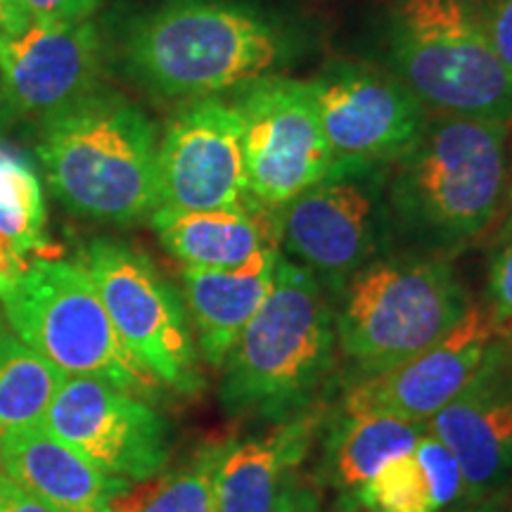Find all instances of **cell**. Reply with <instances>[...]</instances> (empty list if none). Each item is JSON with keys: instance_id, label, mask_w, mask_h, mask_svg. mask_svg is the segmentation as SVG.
Instances as JSON below:
<instances>
[{"instance_id": "6", "label": "cell", "mask_w": 512, "mask_h": 512, "mask_svg": "<svg viewBox=\"0 0 512 512\" xmlns=\"http://www.w3.org/2000/svg\"><path fill=\"white\" fill-rule=\"evenodd\" d=\"M12 335L64 375H93L140 394L155 375L121 342L81 261L36 256L3 299Z\"/></svg>"}, {"instance_id": "34", "label": "cell", "mask_w": 512, "mask_h": 512, "mask_svg": "<svg viewBox=\"0 0 512 512\" xmlns=\"http://www.w3.org/2000/svg\"><path fill=\"white\" fill-rule=\"evenodd\" d=\"M337 512H373V510L366 508V505L358 501V498H356L354 494H349L347 498H344L342 503H339Z\"/></svg>"}, {"instance_id": "1", "label": "cell", "mask_w": 512, "mask_h": 512, "mask_svg": "<svg viewBox=\"0 0 512 512\" xmlns=\"http://www.w3.org/2000/svg\"><path fill=\"white\" fill-rule=\"evenodd\" d=\"M157 128L110 91L43 119L38 157L55 197L93 221L136 223L159 209Z\"/></svg>"}, {"instance_id": "14", "label": "cell", "mask_w": 512, "mask_h": 512, "mask_svg": "<svg viewBox=\"0 0 512 512\" xmlns=\"http://www.w3.org/2000/svg\"><path fill=\"white\" fill-rule=\"evenodd\" d=\"M309 83L320 126L339 162L399 159L427 124L425 105L406 83L375 69L344 64Z\"/></svg>"}, {"instance_id": "4", "label": "cell", "mask_w": 512, "mask_h": 512, "mask_svg": "<svg viewBox=\"0 0 512 512\" xmlns=\"http://www.w3.org/2000/svg\"><path fill=\"white\" fill-rule=\"evenodd\" d=\"M335 313L306 266L280 256L273 287L223 366L228 413H287L328 375Z\"/></svg>"}, {"instance_id": "31", "label": "cell", "mask_w": 512, "mask_h": 512, "mask_svg": "<svg viewBox=\"0 0 512 512\" xmlns=\"http://www.w3.org/2000/svg\"><path fill=\"white\" fill-rule=\"evenodd\" d=\"M0 512H55L48 508L46 503L38 501L36 496H31L29 491H24L22 486L0 472Z\"/></svg>"}, {"instance_id": "37", "label": "cell", "mask_w": 512, "mask_h": 512, "mask_svg": "<svg viewBox=\"0 0 512 512\" xmlns=\"http://www.w3.org/2000/svg\"><path fill=\"white\" fill-rule=\"evenodd\" d=\"M496 512H498V510H496Z\"/></svg>"}, {"instance_id": "22", "label": "cell", "mask_w": 512, "mask_h": 512, "mask_svg": "<svg viewBox=\"0 0 512 512\" xmlns=\"http://www.w3.org/2000/svg\"><path fill=\"white\" fill-rule=\"evenodd\" d=\"M427 432L425 425L387 413L349 415L332 448L337 484L358 489L373 479L389 460L413 453Z\"/></svg>"}, {"instance_id": "13", "label": "cell", "mask_w": 512, "mask_h": 512, "mask_svg": "<svg viewBox=\"0 0 512 512\" xmlns=\"http://www.w3.org/2000/svg\"><path fill=\"white\" fill-rule=\"evenodd\" d=\"M501 330L472 304L441 342L411 361L363 377L347 394V415L387 413L427 425L503 356Z\"/></svg>"}, {"instance_id": "9", "label": "cell", "mask_w": 512, "mask_h": 512, "mask_svg": "<svg viewBox=\"0 0 512 512\" xmlns=\"http://www.w3.org/2000/svg\"><path fill=\"white\" fill-rule=\"evenodd\" d=\"M233 105L242 119L247 195L252 202L283 209L332 169L335 155L320 126L309 81L259 76L242 83Z\"/></svg>"}, {"instance_id": "5", "label": "cell", "mask_w": 512, "mask_h": 512, "mask_svg": "<svg viewBox=\"0 0 512 512\" xmlns=\"http://www.w3.org/2000/svg\"><path fill=\"white\" fill-rule=\"evenodd\" d=\"M470 299L451 266L430 256H399L349 278L335 316L342 351L363 375L411 361L463 320Z\"/></svg>"}, {"instance_id": "17", "label": "cell", "mask_w": 512, "mask_h": 512, "mask_svg": "<svg viewBox=\"0 0 512 512\" xmlns=\"http://www.w3.org/2000/svg\"><path fill=\"white\" fill-rule=\"evenodd\" d=\"M0 467L55 512H117V501L131 489V482L105 475L43 425L5 441Z\"/></svg>"}, {"instance_id": "16", "label": "cell", "mask_w": 512, "mask_h": 512, "mask_svg": "<svg viewBox=\"0 0 512 512\" xmlns=\"http://www.w3.org/2000/svg\"><path fill=\"white\" fill-rule=\"evenodd\" d=\"M425 427L456 456L467 501L496 494L512 475V373L505 354Z\"/></svg>"}, {"instance_id": "35", "label": "cell", "mask_w": 512, "mask_h": 512, "mask_svg": "<svg viewBox=\"0 0 512 512\" xmlns=\"http://www.w3.org/2000/svg\"><path fill=\"white\" fill-rule=\"evenodd\" d=\"M496 501H482L475 510H465V512H496Z\"/></svg>"}, {"instance_id": "7", "label": "cell", "mask_w": 512, "mask_h": 512, "mask_svg": "<svg viewBox=\"0 0 512 512\" xmlns=\"http://www.w3.org/2000/svg\"><path fill=\"white\" fill-rule=\"evenodd\" d=\"M392 53L422 105L451 117L512 119V74L486 41L470 0H401Z\"/></svg>"}, {"instance_id": "2", "label": "cell", "mask_w": 512, "mask_h": 512, "mask_svg": "<svg viewBox=\"0 0 512 512\" xmlns=\"http://www.w3.org/2000/svg\"><path fill=\"white\" fill-rule=\"evenodd\" d=\"M285 57L283 38L256 12L221 0H176L136 24L126 60L164 98L200 100L266 76Z\"/></svg>"}, {"instance_id": "18", "label": "cell", "mask_w": 512, "mask_h": 512, "mask_svg": "<svg viewBox=\"0 0 512 512\" xmlns=\"http://www.w3.org/2000/svg\"><path fill=\"white\" fill-rule=\"evenodd\" d=\"M252 202V200H249ZM233 209L174 211L157 209L150 216L162 245L183 261L185 268L202 271H242L271 252H278V219L254 202Z\"/></svg>"}, {"instance_id": "10", "label": "cell", "mask_w": 512, "mask_h": 512, "mask_svg": "<svg viewBox=\"0 0 512 512\" xmlns=\"http://www.w3.org/2000/svg\"><path fill=\"white\" fill-rule=\"evenodd\" d=\"M41 425L105 475L126 482H147L169 460L162 415L102 377L64 375Z\"/></svg>"}, {"instance_id": "19", "label": "cell", "mask_w": 512, "mask_h": 512, "mask_svg": "<svg viewBox=\"0 0 512 512\" xmlns=\"http://www.w3.org/2000/svg\"><path fill=\"white\" fill-rule=\"evenodd\" d=\"M280 252H271L242 271L183 268V290L195 320L200 354L211 368L226 366L242 330L273 287Z\"/></svg>"}, {"instance_id": "24", "label": "cell", "mask_w": 512, "mask_h": 512, "mask_svg": "<svg viewBox=\"0 0 512 512\" xmlns=\"http://www.w3.org/2000/svg\"><path fill=\"white\" fill-rule=\"evenodd\" d=\"M226 451L221 446L202 448L188 465L162 479L131 512H216V477Z\"/></svg>"}, {"instance_id": "25", "label": "cell", "mask_w": 512, "mask_h": 512, "mask_svg": "<svg viewBox=\"0 0 512 512\" xmlns=\"http://www.w3.org/2000/svg\"><path fill=\"white\" fill-rule=\"evenodd\" d=\"M354 496L373 512H437L413 453L389 460Z\"/></svg>"}, {"instance_id": "15", "label": "cell", "mask_w": 512, "mask_h": 512, "mask_svg": "<svg viewBox=\"0 0 512 512\" xmlns=\"http://www.w3.org/2000/svg\"><path fill=\"white\" fill-rule=\"evenodd\" d=\"M102 43L91 19L34 22L0 46V81L15 112L48 119L100 88Z\"/></svg>"}, {"instance_id": "32", "label": "cell", "mask_w": 512, "mask_h": 512, "mask_svg": "<svg viewBox=\"0 0 512 512\" xmlns=\"http://www.w3.org/2000/svg\"><path fill=\"white\" fill-rule=\"evenodd\" d=\"M31 24H34V19L19 8L15 0H0V46L22 36Z\"/></svg>"}, {"instance_id": "26", "label": "cell", "mask_w": 512, "mask_h": 512, "mask_svg": "<svg viewBox=\"0 0 512 512\" xmlns=\"http://www.w3.org/2000/svg\"><path fill=\"white\" fill-rule=\"evenodd\" d=\"M413 458L418 460L425 482L430 486L434 508L441 510L465 496L463 472H460L458 460L437 437H432L430 432L422 434L413 448Z\"/></svg>"}, {"instance_id": "29", "label": "cell", "mask_w": 512, "mask_h": 512, "mask_svg": "<svg viewBox=\"0 0 512 512\" xmlns=\"http://www.w3.org/2000/svg\"><path fill=\"white\" fill-rule=\"evenodd\" d=\"M34 22H81L100 8V0H15Z\"/></svg>"}, {"instance_id": "33", "label": "cell", "mask_w": 512, "mask_h": 512, "mask_svg": "<svg viewBox=\"0 0 512 512\" xmlns=\"http://www.w3.org/2000/svg\"><path fill=\"white\" fill-rule=\"evenodd\" d=\"M12 117H15V107H12L8 93H5L3 81H0V133L12 124Z\"/></svg>"}, {"instance_id": "11", "label": "cell", "mask_w": 512, "mask_h": 512, "mask_svg": "<svg viewBox=\"0 0 512 512\" xmlns=\"http://www.w3.org/2000/svg\"><path fill=\"white\" fill-rule=\"evenodd\" d=\"M370 162H339L316 185L283 207V247L313 275L344 283L377 249L380 192Z\"/></svg>"}, {"instance_id": "20", "label": "cell", "mask_w": 512, "mask_h": 512, "mask_svg": "<svg viewBox=\"0 0 512 512\" xmlns=\"http://www.w3.org/2000/svg\"><path fill=\"white\" fill-rule=\"evenodd\" d=\"M313 420H294L266 439L230 446L216 477V512H273L302 463Z\"/></svg>"}, {"instance_id": "28", "label": "cell", "mask_w": 512, "mask_h": 512, "mask_svg": "<svg viewBox=\"0 0 512 512\" xmlns=\"http://www.w3.org/2000/svg\"><path fill=\"white\" fill-rule=\"evenodd\" d=\"M489 297L491 320L498 330L512 325V240L498 249L489 271Z\"/></svg>"}, {"instance_id": "36", "label": "cell", "mask_w": 512, "mask_h": 512, "mask_svg": "<svg viewBox=\"0 0 512 512\" xmlns=\"http://www.w3.org/2000/svg\"><path fill=\"white\" fill-rule=\"evenodd\" d=\"M0 328H3V323H0Z\"/></svg>"}, {"instance_id": "27", "label": "cell", "mask_w": 512, "mask_h": 512, "mask_svg": "<svg viewBox=\"0 0 512 512\" xmlns=\"http://www.w3.org/2000/svg\"><path fill=\"white\" fill-rule=\"evenodd\" d=\"M472 8L477 12L489 46L512 74V0H484L482 8L479 5Z\"/></svg>"}, {"instance_id": "23", "label": "cell", "mask_w": 512, "mask_h": 512, "mask_svg": "<svg viewBox=\"0 0 512 512\" xmlns=\"http://www.w3.org/2000/svg\"><path fill=\"white\" fill-rule=\"evenodd\" d=\"M0 235L19 256H46L48 209L34 166L0 145Z\"/></svg>"}, {"instance_id": "12", "label": "cell", "mask_w": 512, "mask_h": 512, "mask_svg": "<svg viewBox=\"0 0 512 512\" xmlns=\"http://www.w3.org/2000/svg\"><path fill=\"white\" fill-rule=\"evenodd\" d=\"M159 209H233L249 200L242 119L233 100H192L164 128L157 147Z\"/></svg>"}, {"instance_id": "8", "label": "cell", "mask_w": 512, "mask_h": 512, "mask_svg": "<svg viewBox=\"0 0 512 512\" xmlns=\"http://www.w3.org/2000/svg\"><path fill=\"white\" fill-rule=\"evenodd\" d=\"M81 264L126 349L159 384L185 396L200 394L204 377L188 313L150 256L126 242L98 238L86 247Z\"/></svg>"}, {"instance_id": "21", "label": "cell", "mask_w": 512, "mask_h": 512, "mask_svg": "<svg viewBox=\"0 0 512 512\" xmlns=\"http://www.w3.org/2000/svg\"><path fill=\"white\" fill-rule=\"evenodd\" d=\"M62 380V370L0 328V451L17 432L41 425Z\"/></svg>"}, {"instance_id": "3", "label": "cell", "mask_w": 512, "mask_h": 512, "mask_svg": "<svg viewBox=\"0 0 512 512\" xmlns=\"http://www.w3.org/2000/svg\"><path fill=\"white\" fill-rule=\"evenodd\" d=\"M508 124L441 117L396 159L392 207L401 228L437 247L463 245L494 221L505 188Z\"/></svg>"}, {"instance_id": "30", "label": "cell", "mask_w": 512, "mask_h": 512, "mask_svg": "<svg viewBox=\"0 0 512 512\" xmlns=\"http://www.w3.org/2000/svg\"><path fill=\"white\" fill-rule=\"evenodd\" d=\"M273 512H320L318 491L294 472L283 489V494L278 496Z\"/></svg>"}]
</instances>
